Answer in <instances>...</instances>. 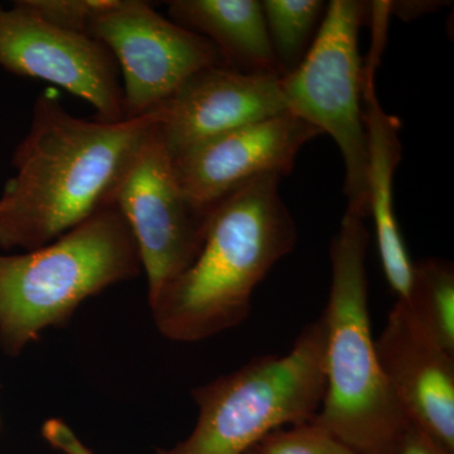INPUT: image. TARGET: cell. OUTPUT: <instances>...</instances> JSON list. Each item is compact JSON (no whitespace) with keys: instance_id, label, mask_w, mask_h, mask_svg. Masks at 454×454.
<instances>
[{"instance_id":"19","label":"cell","mask_w":454,"mask_h":454,"mask_svg":"<svg viewBox=\"0 0 454 454\" xmlns=\"http://www.w3.org/2000/svg\"><path fill=\"white\" fill-rule=\"evenodd\" d=\"M42 435L46 439L47 443L64 454H94L64 420L57 418L44 422L42 427Z\"/></svg>"},{"instance_id":"15","label":"cell","mask_w":454,"mask_h":454,"mask_svg":"<svg viewBox=\"0 0 454 454\" xmlns=\"http://www.w3.org/2000/svg\"><path fill=\"white\" fill-rule=\"evenodd\" d=\"M406 309L441 348L454 355V268L444 259L413 264Z\"/></svg>"},{"instance_id":"8","label":"cell","mask_w":454,"mask_h":454,"mask_svg":"<svg viewBox=\"0 0 454 454\" xmlns=\"http://www.w3.org/2000/svg\"><path fill=\"white\" fill-rule=\"evenodd\" d=\"M89 35L112 53L122 77L124 118L151 114L192 74L223 65L207 38L178 26L143 0H121Z\"/></svg>"},{"instance_id":"9","label":"cell","mask_w":454,"mask_h":454,"mask_svg":"<svg viewBox=\"0 0 454 454\" xmlns=\"http://www.w3.org/2000/svg\"><path fill=\"white\" fill-rule=\"evenodd\" d=\"M0 67L59 86L94 107L98 121H124L121 73L110 51L66 31L20 4H0Z\"/></svg>"},{"instance_id":"10","label":"cell","mask_w":454,"mask_h":454,"mask_svg":"<svg viewBox=\"0 0 454 454\" xmlns=\"http://www.w3.org/2000/svg\"><path fill=\"white\" fill-rule=\"evenodd\" d=\"M321 134L286 112L220 134L170 158L191 201L212 208L254 178L288 176L301 149Z\"/></svg>"},{"instance_id":"1","label":"cell","mask_w":454,"mask_h":454,"mask_svg":"<svg viewBox=\"0 0 454 454\" xmlns=\"http://www.w3.org/2000/svg\"><path fill=\"white\" fill-rule=\"evenodd\" d=\"M155 125L153 113L85 121L52 92H42L13 154L16 173L0 195V249H40L113 206L122 175Z\"/></svg>"},{"instance_id":"16","label":"cell","mask_w":454,"mask_h":454,"mask_svg":"<svg viewBox=\"0 0 454 454\" xmlns=\"http://www.w3.org/2000/svg\"><path fill=\"white\" fill-rule=\"evenodd\" d=\"M262 8L284 76L294 70L309 52L310 38L325 14V5L321 0H264Z\"/></svg>"},{"instance_id":"6","label":"cell","mask_w":454,"mask_h":454,"mask_svg":"<svg viewBox=\"0 0 454 454\" xmlns=\"http://www.w3.org/2000/svg\"><path fill=\"white\" fill-rule=\"evenodd\" d=\"M369 4L333 0L309 52L280 77L288 112L333 137L345 162L348 210L369 216V152L358 35Z\"/></svg>"},{"instance_id":"22","label":"cell","mask_w":454,"mask_h":454,"mask_svg":"<svg viewBox=\"0 0 454 454\" xmlns=\"http://www.w3.org/2000/svg\"><path fill=\"white\" fill-rule=\"evenodd\" d=\"M249 454H255V452H254V450H253L252 452H250Z\"/></svg>"},{"instance_id":"14","label":"cell","mask_w":454,"mask_h":454,"mask_svg":"<svg viewBox=\"0 0 454 454\" xmlns=\"http://www.w3.org/2000/svg\"><path fill=\"white\" fill-rule=\"evenodd\" d=\"M170 20L207 38L225 67L243 74L283 76L262 2L256 0H172Z\"/></svg>"},{"instance_id":"7","label":"cell","mask_w":454,"mask_h":454,"mask_svg":"<svg viewBox=\"0 0 454 454\" xmlns=\"http://www.w3.org/2000/svg\"><path fill=\"white\" fill-rule=\"evenodd\" d=\"M113 205L136 240L151 303L199 255L214 207L182 190L158 125L122 175Z\"/></svg>"},{"instance_id":"3","label":"cell","mask_w":454,"mask_h":454,"mask_svg":"<svg viewBox=\"0 0 454 454\" xmlns=\"http://www.w3.org/2000/svg\"><path fill=\"white\" fill-rule=\"evenodd\" d=\"M365 219L346 211L330 245L324 400L312 422L360 454H397L411 420L382 372L369 310Z\"/></svg>"},{"instance_id":"5","label":"cell","mask_w":454,"mask_h":454,"mask_svg":"<svg viewBox=\"0 0 454 454\" xmlns=\"http://www.w3.org/2000/svg\"><path fill=\"white\" fill-rule=\"evenodd\" d=\"M322 316L301 330L288 354L256 357L192 390L195 428L157 454H249L268 434L312 422L324 400Z\"/></svg>"},{"instance_id":"20","label":"cell","mask_w":454,"mask_h":454,"mask_svg":"<svg viewBox=\"0 0 454 454\" xmlns=\"http://www.w3.org/2000/svg\"><path fill=\"white\" fill-rule=\"evenodd\" d=\"M397 454H452L447 452L443 447L435 443L428 434L418 428L413 423L411 424L408 433H406L404 442L400 447Z\"/></svg>"},{"instance_id":"13","label":"cell","mask_w":454,"mask_h":454,"mask_svg":"<svg viewBox=\"0 0 454 454\" xmlns=\"http://www.w3.org/2000/svg\"><path fill=\"white\" fill-rule=\"evenodd\" d=\"M380 53L372 51L363 68V110L369 152V216L375 223L379 253L385 276L396 301H405L411 291L413 262L409 259L394 214L393 179L402 157L400 121L382 110L375 92L376 66Z\"/></svg>"},{"instance_id":"21","label":"cell","mask_w":454,"mask_h":454,"mask_svg":"<svg viewBox=\"0 0 454 454\" xmlns=\"http://www.w3.org/2000/svg\"><path fill=\"white\" fill-rule=\"evenodd\" d=\"M441 3L438 2H390V13L396 14L397 17L404 20L420 16L422 13L438 8Z\"/></svg>"},{"instance_id":"2","label":"cell","mask_w":454,"mask_h":454,"mask_svg":"<svg viewBox=\"0 0 454 454\" xmlns=\"http://www.w3.org/2000/svg\"><path fill=\"white\" fill-rule=\"evenodd\" d=\"M280 179L260 176L214 206L199 255L149 303L166 339L199 342L247 321L256 286L298 240Z\"/></svg>"},{"instance_id":"11","label":"cell","mask_w":454,"mask_h":454,"mask_svg":"<svg viewBox=\"0 0 454 454\" xmlns=\"http://www.w3.org/2000/svg\"><path fill=\"white\" fill-rule=\"evenodd\" d=\"M288 112L279 76L203 68L153 110L170 157L252 122Z\"/></svg>"},{"instance_id":"4","label":"cell","mask_w":454,"mask_h":454,"mask_svg":"<svg viewBox=\"0 0 454 454\" xmlns=\"http://www.w3.org/2000/svg\"><path fill=\"white\" fill-rule=\"evenodd\" d=\"M140 271L136 240L114 205L40 249L0 254V345L17 356L90 297Z\"/></svg>"},{"instance_id":"17","label":"cell","mask_w":454,"mask_h":454,"mask_svg":"<svg viewBox=\"0 0 454 454\" xmlns=\"http://www.w3.org/2000/svg\"><path fill=\"white\" fill-rule=\"evenodd\" d=\"M255 454H360L313 423L271 432L254 448Z\"/></svg>"},{"instance_id":"12","label":"cell","mask_w":454,"mask_h":454,"mask_svg":"<svg viewBox=\"0 0 454 454\" xmlns=\"http://www.w3.org/2000/svg\"><path fill=\"white\" fill-rule=\"evenodd\" d=\"M375 348L406 417L454 454V355L441 348L400 301L375 340Z\"/></svg>"},{"instance_id":"18","label":"cell","mask_w":454,"mask_h":454,"mask_svg":"<svg viewBox=\"0 0 454 454\" xmlns=\"http://www.w3.org/2000/svg\"><path fill=\"white\" fill-rule=\"evenodd\" d=\"M20 3L51 25L89 35L95 20L118 7L121 0H20Z\"/></svg>"}]
</instances>
